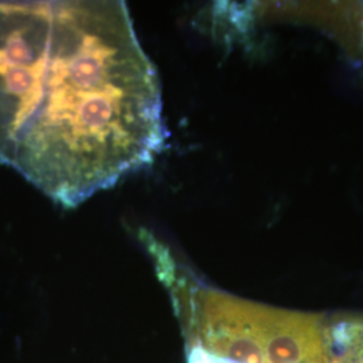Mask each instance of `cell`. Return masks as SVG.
<instances>
[{"label": "cell", "instance_id": "obj_2", "mask_svg": "<svg viewBox=\"0 0 363 363\" xmlns=\"http://www.w3.org/2000/svg\"><path fill=\"white\" fill-rule=\"evenodd\" d=\"M184 322L190 347L232 363H327V328L311 316L189 292L169 252L154 253Z\"/></svg>", "mask_w": 363, "mask_h": 363}, {"label": "cell", "instance_id": "obj_3", "mask_svg": "<svg viewBox=\"0 0 363 363\" xmlns=\"http://www.w3.org/2000/svg\"><path fill=\"white\" fill-rule=\"evenodd\" d=\"M327 363H363V319L339 322L327 328Z\"/></svg>", "mask_w": 363, "mask_h": 363}, {"label": "cell", "instance_id": "obj_1", "mask_svg": "<svg viewBox=\"0 0 363 363\" xmlns=\"http://www.w3.org/2000/svg\"><path fill=\"white\" fill-rule=\"evenodd\" d=\"M166 139L159 74L124 1H0L1 164L76 208Z\"/></svg>", "mask_w": 363, "mask_h": 363}]
</instances>
